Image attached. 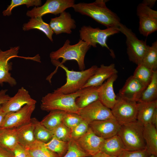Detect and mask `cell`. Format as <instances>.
Here are the masks:
<instances>
[{
  "label": "cell",
  "instance_id": "6da1fadb",
  "mask_svg": "<svg viewBox=\"0 0 157 157\" xmlns=\"http://www.w3.org/2000/svg\"><path fill=\"white\" fill-rule=\"evenodd\" d=\"M107 0H96L91 3H79L72 6L74 10L92 18L107 28L119 27L120 19L117 15L106 6Z\"/></svg>",
  "mask_w": 157,
  "mask_h": 157
},
{
  "label": "cell",
  "instance_id": "7a4b0ae2",
  "mask_svg": "<svg viewBox=\"0 0 157 157\" xmlns=\"http://www.w3.org/2000/svg\"><path fill=\"white\" fill-rule=\"evenodd\" d=\"M53 65L58 67H60L65 71L66 75L65 83L54 90L53 92L68 94L76 92L81 89L88 80L94 74L97 66L94 65L90 68L80 71L69 70L60 63L58 60H51Z\"/></svg>",
  "mask_w": 157,
  "mask_h": 157
},
{
  "label": "cell",
  "instance_id": "3957f363",
  "mask_svg": "<svg viewBox=\"0 0 157 157\" xmlns=\"http://www.w3.org/2000/svg\"><path fill=\"white\" fill-rule=\"evenodd\" d=\"M81 92L80 89L76 92L68 94L53 92L48 93L42 98L40 108L42 110L47 112L58 110L78 114L79 108L75 101Z\"/></svg>",
  "mask_w": 157,
  "mask_h": 157
},
{
  "label": "cell",
  "instance_id": "277c9868",
  "mask_svg": "<svg viewBox=\"0 0 157 157\" xmlns=\"http://www.w3.org/2000/svg\"><path fill=\"white\" fill-rule=\"evenodd\" d=\"M70 43V40L67 39L62 47L51 52L49 57L51 60H58L62 58L63 60L60 63L63 64L68 60H75L78 63L79 69L85 70V57L91 46L81 40L74 45H71Z\"/></svg>",
  "mask_w": 157,
  "mask_h": 157
},
{
  "label": "cell",
  "instance_id": "5b68a950",
  "mask_svg": "<svg viewBox=\"0 0 157 157\" xmlns=\"http://www.w3.org/2000/svg\"><path fill=\"white\" fill-rule=\"evenodd\" d=\"M143 127L137 121L121 126L117 135L121 138L126 150L135 151L145 149Z\"/></svg>",
  "mask_w": 157,
  "mask_h": 157
},
{
  "label": "cell",
  "instance_id": "8992f818",
  "mask_svg": "<svg viewBox=\"0 0 157 157\" xmlns=\"http://www.w3.org/2000/svg\"><path fill=\"white\" fill-rule=\"evenodd\" d=\"M79 32L80 40L91 47H96L97 44H98L102 47H105L110 51L112 57L115 56L113 51L108 46L106 41L109 37L120 32L119 27H110L101 29L99 28H93L90 26H83Z\"/></svg>",
  "mask_w": 157,
  "mask_h": 157
},
{
  "label": "cell",
  "instance_id": "52a82bcc",
  "mask_svg": "<svg viewBox=\"0 0 157 157\" xmlns=\"http://www.w3.org/2000/svg\"><path fill=\"white\" fill-rule=\"evenodd\" d=\"M119 29L126 37L127 53L129 60L137 65L141 63L149 46L147 44L146 41L139 39L131 29L121 23Z\"/></svg>",
  "mask_w": 157,
  "mask_h": 157
},
{
  "label": "cell",
  "instance_id": "ba28073f",
  "mask_svg": "<svg viewBox=\"0 0 157 157\" xmlns=\"http://www.w3.org/2000/svg\"><path fill=\"white\" fill-rule=\"evenodd\" d=\"M116 102L111 110L114 118L121 125L137 121V102L116 96Z\"/></svg>",
  "mask_w": 157,
  "mask_h": 157
},
{
  "label": "cell",
  "instance_id": "9c48e42d",
  "mask_svg": "<svg viewBox=\"0 0 157 157\" xmlns=\"http://www.w3.org/2000/svg\"><path fill=\"white\" fill-rule=\"evenodd\" d=\"M19 47H11L8 50L3 51L0 49V85L7 83L11 86H15L17 84L16 80L13 77L9 71L12 69V63L9 62L11 59L19 57L31 60L38 62L39 58L37 55L33 57H26L18 56Z\"/></svg>",
  "mask_w": 157,
  "mask_h": 157
},
{
  "label": "cell",
  "instance_id": "30bf717a",
  "mask_svg": "<svg viewBox=\"0 0 157 157\" xmlns=\"http://www.w3.org/2000/svg\"><path fill=\"white\" fill-rule=\"evenodd\" d=\"M136 13L139 19L140 33L147 37L157 30V11L142 4L137 6Z\"/></svg>",
  "mask_w": 157,
  "mask_h": 157
},
{
  "label": "cell",
  "instance_id": "8fae6325",
  "mask_svg": "<svg viewBox=\"0 0 157 157\" xmlns=\"http://www.w3.org/2000/svg\"><path fill=\"white\" fill-rule=\"evenodd\" d=\"M74 0H47L42 6L35 7L27 11L26 15L31 18L42 17L49 13L55 15L60 14L67 9L72 7L75 4Z\"/></svg>",
  "mask_w": 157,
  "mask_h": 157
},
{
  "label": "cell",
  "instance_id": "7c38bea8",
  "mask_svg": "<svg viewBox=\"0 0 157 157\" xmlns=\"http://www.w3.org/2000/svg\"><path fill=\"white\" fill-rule=\"evenodd\" d=\"M78 114L89 124L94 121L114 118L111 109L105 106L99 100L79 108Z\"/></svg>",
  "mask_w": 157,
  "mask_h": 157
},
{
  "label": "cell",
  "instance_id": "4fadbf2b",
  "mask_svg": "<svg viewBox=\"0 0 157 157\" xmlns=\"http://www.w3.org/2000/svg\"><path fill=\"white\" fill-rule=\"evenodd\" d=\"M35 104L26 105L18 110L6 114L1 128H17L30 122Z\"/></svg>",
  "mask_w": 157,
  "mask_h": 157
},
{
  "label": "cell",
  "instance_id": "5bb4252c",
  "mask_svg": "<svg viewBox=\"0 0 157 157\" xmlns=\"http://www.w3.org/2000/svg\"><path fill=\"white\" fill-rule=\"evenodd\" d=\"M36 103V101L31 97L28 91L22 87L13 97L0 106V109L6 114L17 111L26 105L35 104Z\"/></svg>",
  "mask_w": 157,
  "mask_h": 157
},
{
  "label": "cell",
  "instance_id": "9a60e30c",
  "mask_svg": "<svg viewBox=\"0 0 157 157\" xmlns=\"http://www.w3.org/2000/svg\"><path fill=\"white\" fill-rule=\"evenodd\" d=\"M121 125L114 118L95 121L89 124V127L94 133L104 139L117 135Z\"/></svg>",
  "mask_w": 157,
  "mask_h": 157
},
{
  "label": "cell",
  "instance_id": "2e32d148",
  "mask_svg": "<svg viewBox=\"0 0 157 157\" xmlns=\"http://www.w3.org/2000/svg\"><path fill=\"white\" fill-rule=\"evenodd\" d=\"M104 140L95 135L89 127L86 132L75 141L85 152L91 156L100 151Z\"/></svg>",
  "mask_w": 157,
  "mask_h": 157
},
{
  "label": "cell",
  "instance_id": "e0dca14e",
  "mask_svg": "<svg viewBox=\"0 0 157 157\" xmlns=\"http://www.w3.org/2000/svg\"><path fill=\"white\" fill-rule=\"evenodd\" d=\"M49 25L53 33L56 35L63 33L70 34L72 30L76 27L75 21L71 14L65 11L58 17L51 18Z\"/></svg>",
  "mask_w": 157,
  "mask_h": 157
},
{
  "label": "cell",
  "instance_id": "ac0fdd59",
  "mask_svg": "<svg viewBox=\"0 0 157 157\" xmlns=\"http://www.w3.org/2000/svg\"><path fill=\"white\" fill-rule=\"evenodd\" d=\"M146 87L131 76L126 80L117 94L122 98L137 102Z\"/></svg>",
  "mask_w": 157,
  "mask_h": 157
},
{
  "label": "cell",
  "instance_id": "d6986e66",
  "mask_svg": "<svg viewBox=\"0 0 157 157\" xmlns=\"http://www.w3.org/2000/svg\"><path fill=\"white\" fill-rule=\"evenodd\" d=\"M117 77V74L112 76L99 88V100L110 109L113 108L117 101L113 85Z\"/></svg>",
  "mask_w": 157,
  "mask_h": 157
},
{
  "label": "cell",
  "instance_id": "ffe728a7",
  "mask_svg": "<svg viewBox=\"0 0 157 157\" xmlns=\"http://www.w3.org/2000/svg\"><path fill=\"white\" fill-rule=\"evenodd\" d=\"M117 73L118 71L114 64L112 63L108 65L101 64L99 67H98L94 74L88 80L82 88L89 87L100 86L105 81L112 76L117 74Z\"/></svg>",
  "mask_w": 157,
  "mask_h": 157
},
{
  "label": "cell",
  "instance_id": "44dd1931",
  "mask_svg": "<svg viewBox=\"0 0 157 157\" xmlns=\"http://www.w3.org/2000/svg\"><path fill=\"white\" fill-rule=\"evenodd\" d=\"M125 150L122 140L117 135L104 139L100 151L109 155L118 157Z\"/></svg>",
  "mask_w": 157,
  "mask_h": 157
},
{
  "label": "cell",
  "instance_id": "7402d4cb",
  "mask_svg": "<svg viewBox=\"0 0 157 157\" xmlns=\"http://www.w3.org/2000/svg\"><path fill=\"white\" fill-rule=\"evenodd\" d=\"M34 128V124L31 119L29 123L17 128L18 143L26 149L31 146L36 140Z\"/></svg>",
  "mask_w": 157,
  "mask_h": 157
},
{
  "label": "cell",
  "instance_id": "603a6c76",
  "mask_svg": "<svg viewBox=\"0 0 157 157\" xmlns=\"http://www.w3.org/2000/svg\"><path fill=\"white\" fill-rule=\"evenodd\" d=\"M137 121L143 126L151 123L152 116L157 108V100L149 102H137Z\"/></svg>",
  "mask_w": 157,
  "mask_h": 157
},
{
  "label": "cell",
  "instance_id": "cb8c5ba5",
  "mask_svg": "<svg viewBox=\"0 0 157 157\" xmlns=\"http://www.w3.org/2000/svg\"><path fill=\"white\" fill-rule=\"evenodd\" d=\"M143 136L145 149L150 155L157 156V128L151 123L144 126Z\"/></svg>",
  "mask_w": 157,
  "mask_h": 157
},
{
  "label": "cell",
  "instance_id": "d4e9b609",
  "mask_svg": "<svg viewBox=\"0 0 157 157\" xmlns=\"http://www.w3.org/2000/svg\"><path fill=\"white\" fill-rule=\"evenodd\" d=\"M99 87H87L81 89L80 95L76 99L77 107L81 108L99 100Z\"/></svg>",
  "mask_w": 157,
  "mask_h": 157
},
{
  "label": "cell",
  "instance_id": "484cf974",
  "mask_svg": "<svg viewBox=\"0 0 157 157\" xmlns=\"http://www.w3.org/2000/svg\"><path fill=\"white\" fill-rule=\"evenodd\" d=\"M17 128H0V147L11 152L18 144Z\"/></svg>",
  "mask_w": 157,
  "mask_h": 157
},
{
  "label": "cell",
  "instance_id": "4316f807",
  "mask_svg": "<svg viewBox=\"0 0 157 157\" xmlns=\"http://www.w3.org/2000/svg\"><path fill=\"white\" fill-rule=\"evenodd\" d=\"M22 28L24 31L32 29L39 30L43 32L51 41H53V32L49 24L44 21L42 17L31 18L27 23L23 24Z\"/></svg>",
  "mask_w": 157,
  "mask_h": 157
},
{
  "label": "cell",
  "instance_id": "83f0119b",
  "mask_svg": "<svg viewBox=\"0 0 157 157\" xmlns=\"http://www.w3.org/2000/svg\"><path fill=\"white\" fill-rule=\"evenodd\" d=\"M157 70L154 71L151 81L137 102H149L157 100Z\"/></svg>",
  "mask_w": 157,
  "mask_h": 157
},
{
  "label": "cell",
  "instance_id": "f1b7e54d",
  "mask_svg": "<svg viewBox=\"0 0 157 157\" xmlns=\"http://www.w3.org/2000/svg\"><path fill=\"white\" fill-rule=\"evenodd\" d=\"M65 111L55 110L51 111L40 122L48 129L52 131L63 123Z\"/></svg>",
  "mask_w": 157,
  "mask_h": 157
},
{
  "label": "cell",
  "instance_id": "f546056e",
  "mask_svg": "<svg viewBox=\"0 0 157 157\" xmlns=\"http://www.w3.org/2000/svg\"><path fill=\"white\" fill-rule=\"evenodd\" d=\"M26 149L30 157H59L49 150L46 146L45 143L36 140Z\"/></svg>",
  "mask_w": 157,
  "mask_h": 157
},
{
  "label": "cell",
  "instance_id": "4dcf8cb0",
  "mask_svg": "<svg viewBox=\"0 0 157 157\" xmlns=\"http://www.w3.org/2000/svg\"><path fill=\"white\" fill-rule=\"evenodd\" d=\"M35 124L34 134L36 140L44 143L49 141L52 138V131L43 125L36 118H31Z\"/></svg>",
  "mask_w": 157,
  "mask_h": 157
},
{
  "label": "cell",
  "instance_id": "1f68e13d",
  "mask_svg": "<svg viewBox=\"0 0 157 157\" xmlns=\"http://www.w3.org/2000/svg\"><path fill=\"white\" fill-rule=\"evenodd\" d=\"M153 72L152 69L141 63L137 65L133 76L147 87L151 81Z\"/></svg>",
  "mask_w": 157,
  "mask_h": 157
},
{
  "label": "cell",
  "instance_id": "d6a6232c",
  "mask_svg": "<svg viewBox=\"0 0 157 157\" xmlns=\"http://www.w3.org/2000/svg\"><path fill=\"white\" fill-rule=\"evenodd\" d=\"M153 71L157 69V41L154 42L145 55L142 63Z\"/></svg>",
  "mask_w": 157,
  "mask_h": 157
},
{
  "label": "cell",
  "instance_id": "836d02e7",
  "mask_svg": "<svg viewBox=\"0 0 157 157\" xmlns=\"http://www.w3.org/2000/svg\"><path fill=\"white\" fill-rule=\"evenodd\" d=\"M45 145L51 151L57 154L59 157H62L67 151L68 143L53 136L49 141L45 143Z\"/></svg>",
  "mask_w": 157,
  "mask_h": 157
},
{
  "label": "cell",
  "instance_id": "e575fe53",
  "mask_svg": "<svg viewBox=\"0 0 157 157\" xmlns=\"http://www.w3.org/2000/svg\"><path fill=\"white\" fill-rule=\"evenodd\" d=\"M42 4L40 0H12L10 4L2 12L3 16H9L11 15L12 10L15 7L21 5H26L27 8L33 6H38Z\"/></svg>",
  "mask_w": 157,
  "mask_h": 157
},
{
  "label": "cell",
  "instance_id": "d590c367",
  "mask_svg": "<svg viewBox=\"0 0 157 157\" xmlns=\"http://www.w3.org/2000/svg\"><path fill=\"white\" fill-rule=\"evenodd\" d=\"M68 143L67 151L62 157H87L90 156L79 147L75 140L71 139Z\"/></svg>",
  "mask_w": 157,
  "mask_h": 157
},
{
  "label": "cell",
  "instance_id": "8d00e7d4",
  "mask_svg": "<svg viewBox=\"0 0 157 157\" xmlns=\"http://www.w3.org/2000/svg\"><path fill=\"white\" fill-rule=\"evenodd\" d=\"M51 131L53 136L62 141L68 142L71 139V129L63 123Z\"/></svg>",
  "mask_w": 157,
  "mask_h": 157
},
{
  "label": "cell",
  "instance_id": "74e56055",
  "mask_svg": "<svg viewBox=\"0 0 157 157\" xmlns=\"http://www.w3.org/2000/svg\"><path fill=\"white\" fill-rule=\"evenodd\" d=\"M83 120L82 118L77 113L65 112L63 123L71 129L76 126Z\"/></svg>",
  "mask_w": 157,
  "mask_h": 157
},
{
  "label": "cell",
  "instance_id": "f35d334b",
  "mask_svg": "<svg viewBox=\"0 0 157 157\" xmlns=\"http://www.w3.org/2000/svg\"><path fill=\"white\" fill-rule=\"evenodd\" d=\"M89 124L83 120L74 127L71 129V139L76 140L83 135L88 131Z\"/></svg>",
  "mask_w": 157,
  "mask_h": 157
},
{
  "label": "cell",
  "instance_id": "ab89813d",
  "mask_svg": "<svg viewBox=\"0 0 157 157\" xmlns=\"http://www.w3.org/2000/svg\"><path fill=\"white\" fill-rule=\"evenodd\" d=\"M150 155L146 149L135 151L125 150L118 157H148Z\"/></svg>",
  "mask_w": 157,
  "mask_h": 157
},
{
  "label": "cell",
  "instance_id": "60d3db41",
  "mask_svg": "<svg viewBox=\"0 0 157 157\" xmlns=\"http://www.w3.org/2000/svg\"><path fill=\"white\" fill-rule=\"evenodd\" d=\"M11 152L14 157H30L26 149L19 143Z\"/></svg>",
  "mask_w": 157,
  "mask_h": 157
},
{
  "label": "cell",
  "instance_id": "b9f144b4",
  "mask_svg": "<svg viewBox=\"0 0 157 157\" xmlns=\"http://www.w3.org/2000/svg\"><path fill=\"white\" fill-rule=\"evenodd\" d=\"M7 89L0 90V106L6 103L11 97L7 94Z\"/></svg>",
  "mask_w": 157,
  "mask_h": 157
},
{
  "label": "cell",
  "instance_id": "7bdbcfd3",
  "mask_svg": "<svg viewBox=\"0 0 157 157\" xmlns=\"http://www.w3.org/2000/svg\"><path fill=\"white\" fill-rule=\"evenodd\" d=\"M0 157H14L11 152L0 147Z\"/></svg>",
  "mask_w": 157,
  "mask_h": 157
},
{
  "label": "cell",
  "instance_id": "ee69618b",
  "mask_svg": "<svg viewBox=\"0 0 157 157\" xmlns=\"http://www.w3.org/2000/svg\"><path fill=\"white\" fill-rule=\"evenodd\" d=\"M156 1V0H144L142 3L151 8L154 6Z\"/></svg>",
  "mask_w": 157,
  "mask_h": 157
},
{
  "label": "cell",
  "instance_id": "f6af8a7d",
  "mask_svg": "<svg viewBox=\"0 0 157 157\" xmlns=\"http://www.w3.org/2000/svg\"><path fill=\"white\" fill-rule=\"evenodd\" d=\"M151 123L157 128V108L156 109L152 116Z\"/></svg>",
  "mask_w": 157,
  "mask_h": 157
},
{
  "label": "cell",
  "instance_id": "bcb514c9",
  "mask_svg": "<svg viewBox=\"0 0 157 157\" xmlns=\"http://www.w3.org/2000/svg\"><path fill=\"white\" fill-rule=\"evenodd\" d=\"M87 157H116L109 155L105 153L100 151L96 154Z\"/></svg>",
  "mask_w": 157,
  "mask_h": 157
},
{
  "label": "cell",
  "instance_id": "7dc6e473",
  "mask_svg": "<svg viewBox=\"0 0 157 157\" xmlns=\"http://www.w3.org/2000/svg\"><path fill=\"white\" fill-rule=\"evenodd\" d=\"M6 114L2 111L0 109V128Z\"/></svg>",
  "mask_w": 157,
  "mask_h": 157
},
{
  "label": "cell",
  "instance_id": "c3c4849f",
  "mask_svg": "<svg viewBox=\"0 0 157 157\" xmlns=\"http://www.w3.org/2000/svg\"><path fill=\"white\" fill-rule=\"evenodd\" d=\"M148 157H156V156L153 155H151Z\"/></svg>",
  "mask_w": 157,
  "mask_h": 157
}]
</instances>
